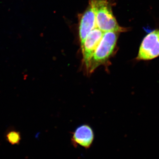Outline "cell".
Wrapping results in <instances>:
<instances>
[{
	"mask_svg": "<svg viewBox=\"0 0 159 159\" xmlns=\"http://www.w3.org/2000/svg\"><path fill=\"white\" fill-rule=\"evenodd\" d=\"M118 32L107 31L103 33L99 44L90 61L87 72L93 73L100 66L106 64L113 55L116 47Z\"/></svg>",
	"mask_w": 159,
	"mask_h": 159,
	"instance_id": "obj_1",
	"label": "cell"
},
{
	"mask_svg": "<svg viewBox=\"0 0 159 159\" xmlns=\"http://www.w3.org/2000/svg\"><path fill=\"white\" fill-rule=\"evenodd\" d=\"M97 27L103 32H122L125 29L120 27L114 16L108 0H94Z\"/></svg>",
	"mask_w": 159,
	"mask_h": 159,
	"instance_id": "obj_2",
	"label": "cell"
},
{
	"mask_svg": "<svg viewBox=\"0 0 159 159\" xmlns=\"http://www.w3.org/2000/svg\"><path fill=\"white\" fill-rule=\"evenodd\" d=\"M159 56V29L152 31L142 41L136 59L151 60Z\"/></svg>",
	"mask_w": 159,
	"mask_h": 159,
	"instance_id": "obj_3",
	"label": "cell"
},
{
	"mask_svg": "<svg viewBox=\"0 0 159 159\" xmlns=\"http://www.w3.org/2000/svg\"><path fill=\"white\" fill-rule=\"evenodd\" d=\"M104 32L96 28L90 32L81 46L83 63L87 72L90 61L102 39Z\"/></svg>",
	"mask_w": 159,
	"mask_h": 159,
	"instance_id": "obj_4",
	"label": "cell"
},
{
	"mask_svg": "<svg viewBox=\"0 0 159 159\" xmlns=\"http://www.w3.org/2000/svg\"><path fill=\"white\" fill-rule=\"evenodd\" d=\"M96 15L94 0H89V5L81 15L79 24V36L80 46L82 45L88 34L97 28Z\"/></svg>",
	"mask_w": 159,
	"mask_h": 159,
	"instance_id": "obj_5",
	"label": "cell"
},
{
	"mask_svg": "<svg viewBox=\"0 0 159 159\" xmlns=\"http://www.w3.org/2000/svg\"><path fill=\"white\" fill-rule=\"evenodd\" d=\"M94 139L93 131L88 125H83L77 127L72 138L74 145H79L86 148L90 147Z\"/></svg>",
	"mask_w": 159,
	"mask_h": 159,
	"instance_id": "obj_6",
	"label": "cell"
},
{
	"mask_svg": "<svg viewBox=\"0 0 159 159\" xmlns=\"http://www.w3.org/2000/svg\"><path fill=\"white\" fill-rule=\"evenodd\" d=\"M6 139L11 145H19L21 137L20 132L14 129H10L6 132Z\"/></svg>",
	"mask_w": 159,
	"mask_h": 159,
	"instance_id": "obj_7",
	"label": "cell"
}]
</instances>
